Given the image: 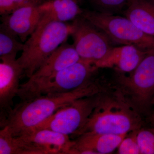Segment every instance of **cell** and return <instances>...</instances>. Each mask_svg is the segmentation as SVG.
Here are the masks:
<instances>
[{
  "mask_svg": "<svg viewBox=\"0 0 154 154\" xmlns=\"http://www.w3.org/2000/svg\"><path fill=\"white\" fill-rule=\"evenodd\" d=\"M98 80H91L79 88L66 93L40 95L21 102L7 112L1 126H7L14 137L18 136L36 126L57 110L84 97L107 91Z\"/></svg>",
  "mask_w": 154,
  "mask_h": 154,
  "instance_id": "1",
  "label": "cell"
},
{
  "mask_svg": "<svg viewBox=\"0 0 154 154\" xmlns=\"http://www.w3.org/2000/svg\"><path fill=\"white\" fill-rule=\"evenodd\" d=\"M143 121L139 113L117 89L99 94L94 107L84 126L75 135L85 133L121 134L141 128Z\"/></svg>",
  "mask_w": 154,
  "mask_h": 154,
  "instance_id": "2",
  "label": "cell"
},
{
  "mask_svg": "<svg viewBox=\"0 0 154 154\" xmlns=\"http://www.w3.org/2000/svg\"><path fill=\"white\" fill-rule=\"evenodd\" d=\"M73 30L72 24L41 19L24 43L17 61L25 76L30 78L61 45L67 41Z\"/></svg>",
  "mask_w": 154,
  "mask_h": 154,
  "instance_id": "3",
  "label": "cell"
},
{
  "mask_svg": "<svg viewBox=\"0 0 154 154\" xmlns=\"http://www.w3.org/2000/svg\"><path fill=\"white\" fill-rule=\"evenodd\" d=\"M118 90L139 113L154 104V50L149 51L128 75L118 72Z\"/></svg>",
  "mask_w": 154,
  "mask_h": 154,
  "instance_id": "4",
  "label": "cell"
},
{
  "mask_svg": "<svg viewBox=\"0 0 154 154\" xmlns=\"http://www.w3.org/2000/svg\"><path fill=\"white\" fill-rule=\"evenodd\" d=\"M82 16L104 32L111 42L133 45L145 51L154 50V37L140 30L126 17L85 10Z\"/></svg>",
  "mask_w": 154,
  "mask_h": 154,
  "instance_id": "5",
  "label": "cell"
},
{
  "mask_svg": "<svg viewBox=\"0 0 154 154\" xmlns=\"http://www.w3.org/2000/svg\"><path fill=\"white\" fill-rule=\"evenodd\" d=\"M81 60L73 45H61L28 81L20 85L17 96L22 101L33 99L38 91L58 72Z\"/></svg>",
  "mask_w": 154,
  "mask_h": 154,
  "instance_id": "6",
  "label": "cell"
},
{
  "mask_svg": "<svg viewBox=\"0 0 154 154\" xmlns=\"http://www.w3.org/2000/svg\"><path fill=\"white\" fill-rule=\"evenodd\" d=\"M100 94L75 100L29 131L47 129L69 136L75 135L92 113Z\"/></svg>",
  "mask_w": 154,
  "mask_h": 154,
  "instance_id": "7",
  "label": "cell"
},
{
  "mask_svg": "<svg viewBox=\"0 0 154 154\" xmlns=\"http://www.w3.org/2000/svg\"><path fill=\"white\" fill-rule=\"evenodd\" d=\"M73 21L71 36L75 49L81 59L95 65L113 47L111 40L82 16Z\"/></svg>",
  "mask_w": 154,
  "mask_h": 154,
  "instance_id": "8",
  "label": "cell"
},
{
  "mask_svg": "<svg viewBox=\"0 0 154 154\" xmlns=\"http://www.w3.org/2000/svg\"><path fill=\"white\" fill-rule=\"evenodd\" d=\"M14 138L17 154H70L75 143L69 136L47 129L29 131Z\"/></svg>",
  "mask_w": 154,
  "mask_h": 154,
  "instance_id": "9",
  "label": "cell"
},
{
  "mask_svg": "<svg viewBox=\"0 0 154 154\" xmlns=\"http://www.w3.org/2000/svg\"><path fill=\"white\" fill-rule=\"evenodd\" d=\"M97 69L94 64L81 59L58 72L38 91L35 97L75 90L94 79Z\"/></svg>",
  "mask_w": 154,
  "mask_h": 154,
  "instance_id": "10",
  "label": "cell"
},
{
  "mask_svg": "<svg viewBox=\"0 0 154 154\" xmlns=\"http://www.w3.org/2000/svg\"><path fill=\"white\" fill-rule=\"evenodd\" d=\"M40 5L25 6L11 14L1 16L0 27L16 35L25 43L36 30L43 16Z\"/></svg>",
  "mask_w": 154,
  "mask_h": 154,
  "instance_id": "11",
  "label": "cell"
},
{
  "mask_svg": "<svg viewBox=\"0 0 154 154\" xmlns=\"http://www.w3.org/2000/svg\"><path fill=\"white\" fill-rule=\"evenodd\" d=\"M149 52L133 45L113 47L95 65L98 69L113 68L117 72H131Z\"/></svg>",
  "mask_w": 154,
  "mask_h": 154,
  "instance_id": "12",
  "label": "cell"
},
{
  "mask_svg": "<svg viewBox=\"0 0 154 154\" xmlns=\"http://www.w3.org/2000/svg\"><path fill=\"white\" fill-rule=\"evenodd\" d=\"M17 59L1 58L0 63V107L7 110L12 109L13 99L17 96L19 81L24 71Z\"/></svg>",
  "mask_w": 154,
  "mask_h": 154,
  "instance_id": "13",
  "label": "cell"
},
{
  "mask_svg": "<svg viewBox=\"0 0 154 154\" xmlns=\"http://www.w3.org/2000/svg\"><path fill=\"white\" fill-rule=\"evenodd\" d=\"M128 134L85 133L74 141L70 154L111 153Z\"/></svg>",
  "mask_w": 154,
  "mask_h": 154,
  "instance_id": "14",
  "label": "cell"
},
{
  "mask_svg": "<svg viewBox=\"0 0 154 154\" xmlns=\"http://www.w3.org/2000/svg\"><path fill=\"white\" fill-rule=\"evenodd\" d=\"M81 2L82 0H46L40 5L43 13L41 19L64 22L74 21L84 13Z\"/></svg>",
  "mask_w": 154,
  "mask_h": 154,
  "instance_id": "15",
  "label": "cell"
},
{
  "mask_svg": "<svg viewBox=\"0 0 154 154\" xmlns=\"http://www.w3.org/2000/svg\"><path fill=\"white\" fill-rule=\"evenodd\" d=\"M140 30L154 37V0H137L130 4L124 12Z\"/></svg>",
  "mask_w": 154,
  "mask_h": 154,
  "instance_id": "16",
  "label": "cell"
},
{
  "mask_svg": "<svg viewBox=\"0 0 154 154\" xmlns=\"http://www.w3.org/2000/svg\"><path fill=\"white\" fill-rule=\"evenodd\" d=\"M8 30L0 27V58L17 59L19 51H22L24 43Z\"/></svg>",
  "mask_w": 154,
  "mask_h": 154,
  "instance_id": "17",
  "label": "cell"
},
{
  "mask_svg": "<svg viewBox=\"0 0 154 154\" xmlns=\"http://www.w3.org/2000/svg\"><path fill=\"white\" fill-rule=\"evenodd\" d=\"M137 140L141 154H154V126L139 130Z\"/></svg>",
  "mask_w": 154,
  "mask_h": 154,
  "instance_id": "18",
  "label": "cell"
},
{
  "mask_svg": "<svg viewBox=\"0 0 154 154\" xmlns=\"http://www.w3.org/2000/svg\"><path fill=\"white\" fill-rule=\"evenodd\" d=\"M139 130L131 131L129 134L127 135L117 148V154H141L137 140Z\"/></svg>",
  "mask_w": 154,
  "mask_h": 154,
  "instance_id": "19",
  "label": "cell"
},
{
  "mask_svg": "<svg viewBox=\"0 0 154 154\" xmlns=\"http://www.w3.org/2000/svg\"><path fill=\"white\" fill-rule=\"evenodd\" d=\"M46 0H0L1 16L11 14L18 9L30 5H40Z\"/></svg>",
  "mask_w": 154,
  "mask_h": 154,
  "instance_id": "20",
  "label": "cell"
},
{
  "mask_svg": "<svg viewBox=\"0 0 154 154\" xmlns=\"http://www.w3.org/2000/svg\"><path fill=\"white\" fill-rule=\"evenodd\" d=\"M99 12L113 14L128 5V0H90Z\"/></svg>",
  "mask_w": 154,
  "mask_h": 154,
  "instance_id": "21",
  "label": "cell"
},
{
  "mask_svg": "<svg viewBox=\"0 0 154 154\" xmlns=\"http://www.w3.org/2000/svg\"><path fill=\"white\" fill-rule=\"evenodd\" d=\"M0 154H15L14 137L7 126L0 131Z\"/></svg>",
  "mask_w": 154,
  "mask_h": 154,
  "instance_id": "22",
  "label": "cell"
},
{
  "mask_svg": "<svg viewBox=\"0 0 154 154\" xmlns=\"http://www.w3.org/2000/svg\"><path fill=\"white\" fill-rule=\"evenodd\" d=\"M150 122L154 126V113H153L149 118Z\"/></svg>",
  "mask_w": 154,
  "mask_h": 154,
  "instance_id": "23",
  "label": "cell"
},
{
  "mask_svg": "<svg viewBox=\"0 0 154 154\" xmlns=\"http://www.w3.org/2000/svg\"><path fill=\"white\" fill-rule=\"evenodd\" d=\"M137 1V0H128V6L130 4H131L133 2H135V1Z\"/></svg>",
  "mask_w": 154,
  "mask_h": 154,
  "instance_id": "24",
  "label": "cell"
}]
</instances>
